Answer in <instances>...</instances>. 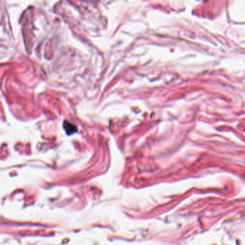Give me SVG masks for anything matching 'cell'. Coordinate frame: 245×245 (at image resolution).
I'll return each mask as SVG.
<instances>
[{"label": "cell", "mask_w": 245, "mask_h": 245, "mask_svg": "<svg viewBox=\"0 0 245 245\" xmlns=\"http://www.w3.org/2000/svg\"><path fill=\"white\" fill-rule=\"evenodd\" d=\"M63 127L68 135H72L73 133H76L77 131L76 126L73 125V124H71L69 122L65 121V123H63Z\"/></svg>", "instance_id": "obj_1"}]
</instances>
